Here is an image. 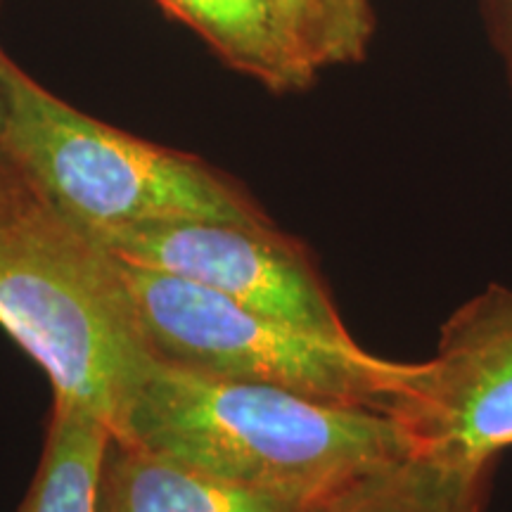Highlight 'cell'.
<instances>
[{"label": "cell", "mask_w": 512, "mask_h": 512, "mask_svg": "<svg viewBox=\"0 0 512 512\" xmlns=\"http://www.w3.org/2000/svg\"><path fill=\"white\" fill-rule=\"evenodd\" d=\"M114 437L230 484L313 508L413 453L394 415L152 358Z\"/></svg>", "instance_id": "obj_1"}, {"label": "cell", "mask_w": 512, "mask_h": 512, "mask_svg": "<svg viewBox=\"0 0 512 512\" xmlns=\"http://www.w3.org/2000/svg\"><path fill=\"white\" fill-rule=\"evenodd\" d=\"M0 328L112 434L152 363L124 266L27 185L0 195Z\"/></svg>", "instance_id": "obj_2"}, {"label": "cell", "mask_w": 512, "mask_h": 512, "mask_svg": "<svg viewBox=\"0 0 512 512\" xmlns=\"http://www.w3.org/2000/svg\"><path fill=\"white\" fill-rule=\"evenodd\" d=\"M12 169L91 235L147 223H273L238 181L204 159L88 117L43 88L0 46Z\"/></svg>", "instance_id": "obj_3"}, {"label": "cell", "mask_w": 512, "mask_h": 512, "mask_svg": "<svg viewBox=\"0 0 512 512\" xmlns=\"http://www.w3.org/2000/svg\"><path fill=\"white\" fill-rule=\"evenodd\" d=\"M121 266L147 347L171 366L384 413L418 375L420 363L387 361L356 339L316 335L176 275Z\"/></svg>", "instance_id": "obj_4"}, {"label": "cell", "mask_w": 512, "mask_h": 512, "mask_svg": "<svg viewBox=\"0 0 512 512\" xmlns=\"http://www.w3.org/2000/svg\"><path fill=\"white\" fill-rule=\"evenodd\" d=\"M93 238L126 264L176 275L294 328L354 339L309 247L275 223H147Z\"/></svg>", "instance_id": "obj_5"}, {"label": "cell", "mask_w": 512, "mask_h": 512, "mask_svg": "<svg viewBox=\"0 0 512 512\" xmlns=\"http://www.w3.org/2000/svg\"><path fill=\"white\" fill-rule=\"evenodd\" d=\"M389 415L422 456L489 463L512 446V285H486L441 323Z\"/></svg>", "instance_id": "obj_6"}, {"label": "cell", "mask_w": 512, "mask_h": 512, "mask_svg": "<svg viewBox=\"0 0 512 512\" xmlns=\"http://www.w3.org/2000/svg\"><path fill=\"white\" fill-rule=\"evenodd\" d=\"M100 512H306L309 508L230 484L121 437L110 439Z\"/></svg>", "instance_id": "obj_7"}, {"label": "cell", "mask_w": 512, "mask_h": 512, "mask_svg": "<svg viewBox=\"0 0 512 512\" xmlns=\"http://www.w3.org/2000/svg\"><path fill=\"white\" fill-rule=\"evenodd\" d=\"M235 72L273 93L313 86L318 69L292 36L278 0H155Z\"/></svg>", "instance_id": "obj_8"}, {"label": "cell", "mask_w": 512, "mask_h": 512, "mask_svg": "<svg viewBox=\"0 0 512 512\" xmlns=\"http://www.w3.org/2000/svg\"><path fill=\"white\" fill-rule=\"evenodd\" d=\"M498 460L456 463L408 453L339 489L306 512H484Z\"/></svg>", "instance_id": "obj_9"}, {"label": "cell", "mask_w": 512, "mask_h": 512, "mask_svg": "<svg viewBox=\"0 0 512 512\" xmlns=\"http://www.w3.org/2000/svg\"><path fill=\"white\" fill-rule=\"evenodd\" d=\"M112 430L98 415L55 399L41 463L17 512H100V475Z\"/></svg>", "instance_id": "obj_10"}, {"label": "cell", "mask_w": 512, "mask_h": 512, "mask_svg": "<svg viewBox=\"0 0 512 512\" xmlns=\"http://www.w3.org/2000/svg\"><path fill=\"white\" fill-rule=\"evenodd\" d=\"M278 5L318 72L366 60L377 27L373 0H278Z\"/></svg>", "instance_id": "obj_11"}, {"label": "cell", "mask_w": 512, "mask_h": 512, "mask_svg": "<svg viewBox=\"0 0 512 512\" xmlns=\"http://www.w3.org/2000/svg\"><path fill=\"white\" fill-rule=\"evenodd\" d=\"M491 46L501 57L505 79L512 93V0H479Z\"/></svg>", "instance_id": "obj_12"}, {"label": "cell", "mask_w": 512, "mask_h": 512, "mask_svg": "<svg viewBox=\"0 0 512 512\" xmlns=\"http://www.w3.org/2000/svg\"><path fill=\"white\" fill-rule=\"evenodd\" d=\"M5 124H8V107H5V95L3 88H0V195L24 185L22 178L17 176V171L12 169L8 150H5Z\"/></svg>", "instance_id": "obj_13"}]
</instances>
